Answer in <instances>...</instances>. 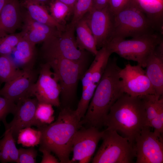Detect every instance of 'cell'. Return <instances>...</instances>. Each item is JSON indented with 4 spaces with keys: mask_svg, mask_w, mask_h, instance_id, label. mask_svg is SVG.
<instances>
[{
    "mask_svg": "<svg viewBox=\"0 0 163 163\" xmlns=\"http://www.w3.org/2000/svg\"><path fill=\"white\" fill-rule=\"evenodd\" d=\"M117 59H109L97 84L86 113L83 124L98 129L104 123L110 109L124 92Z\"/></svg>",
    "mask_w": 163,
    "mask_h": 163,
    "instance_id": "obj_1",
    "label": "cell"
},
{
    "mask_svg": "<svg viewBox=\"0 0 163 163\" xmlns=\"http://www.w3.org/2000/svg\"><path fill=\"white\" fill-rule=\"evenodd\" d=\"M82 124L75 110L70 107H63L56 121L38 128L42 133L39 148L53 153L60 163H71L73 138Z\"/></svg>",
    "mask_w": 163,
    "mask_h": 163,
    "instance_id": "obj_2",
    "label": "cell"
},
{
    "mask_svg": "<svg viewBox=\"0 0 163 163\" xmlns=\"http://www.w3.org/2000/svg\"><path fill=\"white\" fill-rule=\"evenodd\" d=\"M145 113L143 101L140 96L124 93L111 107L104 126L106 129L120 133L134 145L135 139L145 126Z\"/></svg>",
    "mask_w": 163,
    "mask_h": 163,
    "instance_id": "obj_3",
    "label": "cell"
},
{
    "mask_svg": "<svg viewBox=\"0 0 163 163\" xmlns=\"http://www.w3.org/2000/svg\"><path fill=\"white\" fill-rule=\"evenodd\" d=\"M155 30L138 0H130L114 14L112 39L136 37L154 33Z\"/></svg>",
    "mask_w": 163,
    "mask_h": 163,
    "instance_id": "obj_4",
    "label": "cell"
},
{
    "mask_svg": "<svg viewBox=\"0 0 163 163\" xmlns=\"http://www.w3.org/2000/svg\"><path fill=\"white\" fill-rule=\"evenodd\" d=\"M162 41V38L154 33L130 39L113 38L105 46L112 54L115 53L126 59L136 61L145 68L149 56Z\"/></svg>",
    "mask_w": 163,
    "mask_h": 163,
    "instance_id": "obj_5",
    "label": "cell"
},
{
    "mask_svg": "<svg viewBox=\"0 0 163 163\" xmlns=\"http://www.w3.org/2000/svg\"><path fill=\"white\" fill-rule=\"evenodd\" d=\"M45 61L58 78L61 88V104L63 107H70L75 97L78 81L86 70L87 60L74 61L57 57Z\"/></svg>",
    "mask_w": 163,
    "mask_h": 163,
    "instance_id": "obj_6",
    "label": "cell"
},
{
    "mask_svg": "<svg viewBox=\"0 0 163 163\" xmlns=\"http://www.w3.org/2000/svg\"><path fill=\"white\" fill-rule=\"evenodd\" d=\"M93 163H130L136 157L134 145L117 131L105 129Z\"/></svg>",
    "mask_w": 163,
    "mask_h": 163,
    "instance_id": "obj_7",
    "label": "cell"
},
{
    "mask_svg": "<svg viewBox=\"0 0 163 163\" xmlns=\"http://www.w3.org/2000/svg\"><path fill=\"white\" fill-rule=\"evenodd\" d=\"M75 26L70 23L59 36L53 37L43 42L41 52L45 60L57 57L74 61L87 60L85 51L80 50L77 46Z\"/></svg>",
    "mask_w": 163,
    "mask_h": 163,
    "instance_id": "obj_8",
    "label": "cell"
},
{
    "mask_svg": "<svg viewBox=\"0 0 163 163\" xmlns=\"http://www.w3.org/2000/svg\"><path fill=\"white\" fill-rule=\"evenodd\" d=\"M144 126L134 142L136 163H162L163 140L162 135Z\"/></svg>",
    "mask_w": 163,
    "mask_h": 163,
    "instance_id": "obj_9",
    "label": "cell"
},
{
    "mask_svg": "<svg viewBox=\"0 0 163 163\" xmlns=\"http://www.w3.org/2000/svg\"><path fill=\"white\" fill-rule=\"evenodd\" d=\"M51 69L47 62L41 65L38 77L32 89V95L38 102L59 107L61 105V87L58 77Z\"/></svg>",
    "mask_w": 163,
    "mask_h": 163,
    "instance_id": "obj_10",
    "label": "cell"
},
{
    "mask_svg": "<svg viewBox=\"0 0 163 163\" xmlns=\"http://www.w3.org/2000/svg\"><path fill=\"white\" fill-rule=\"evenodd\" d=\"M94 37L97 47L106 46L112 38L114 14L108 5L100 9L91 8L84 16Z\"/></svg>",
    "mask_w": 163,
    "mask_h": 163,
    "instance_id": "obj_11",
    "label": "cell"
},
{
    "mask_svg": "<svg viewBox=\"0 0 163 163\" xmlns=\"http://www.w3.org/2000/svg\"><path fill=\"white\" fill-rule=\"evenodd\" d=\"M104 133V130L100 131L93 126L79 129L73 141V155L70 159L71 163L76 161L79 163L89 162Z\"/></svg>",
    "mask_w": 163,
    "mask_h": 163,
    "instance_id": "obj_12",
    "label": "cell"
},
{
    "mask_svg": "<svg viewBox=\"0 0 163 163\" xmlns=\"http://www.w3.org/2000/svg\"><path fill=\"white\" fill-rule=\"evenodd\" d=\"M120 76L124 93L134 97L155 94L145 70L139 65L127 64L121 69Z\"/></svg>",
    "mask_w": 163,
    "mask_h": 163,
    "instance_id": "obj_13",
    "label": "cell"
},
{
    "mask_svg": "<svg viewBox=\"0 0 163 163\" xmlns=\"http://www.w3.org/2000/svg\"><path fill=\"white\" fill-rule=\"evenodd\" d=\"M38 101L35 97H27L16 103L17 108L13 120L9 123H3L5 129L10 130L15 139L21 129L32 126L37 127L35 113Z\"/></svg>",
    "mask_w": 163,
    "mask_h": 163,
    "instance_id": "obj_14",
    "label": "cell"
},
{
    "mask_svg": "<svg viewBox=\"0 0 163 163\" xmlns=\"http://www.w3.org/2000/svg\"><path fill=\"white\" fill-rule=\"evenodd\" d=\"M37 74L32 70L24 71L20 75L5 83L0 95L15 103L32 96V89L36 81Z\"/></svg>",
    "mask_w": 163,
    "mask_h": 163,
    "instance_id": "obj_15",
    "label": "cell"
},
{
    "mask_svg": "<svg viewBox=\"0 0 163 163\" xmlns=\"http://www.w3.org/2000/svg\"><path fill=\"white\" fill-rule=\"evenodd\" d=\"M146 74L155 92L161 97L163 94V41L148 57L145 67Z\"/></svg>",
    "mask_w": 163,
    "mask_h": 163,
    "instance_id": "obj_16",
    "label": "cell"
},
{
    "mask_svg": "<svg viewBox=\"0 0 163 163\" xmlns=\"http://www.w3.org/2000/svg\"><path fill=\"white\" fill-rule=\"evenodd\" d=\"M19 0H9L0 13V37L14 33L22 22L23 10Z\"/></svg>",
    "mask_w": 163,
    "mask_h": 163,
    "instance_id": "obj_17",
    "label": "cell"
},
{
    "mask_svg": "<svg viewBox=\"0 0 163 163\" xmlns=\"http://www.w3.org/2000/svg\"><path fill=\"white\" fill-rule=\"evenodd\" d=\"M35 46L23 37L8 56L18 69L24 71L32 70L35 60Z\"/></svg>",
    "mask_w": 163,
    "mask_h": 163,
    "instance_id": "obj_18",
    "label": "cell"
},
{
    "mask_svg": "<svg viewBox=\"0 0 163 163\" xmlns=\"http://www.w3.org/2000/svg\"><path fill=\"white\" fill-rule=\"evenodd\" d=\"M21 5L29 16L40 23L56 28L59 31H63L66 26L57 22L48 13L45 5L29 0H23Z\"/></svg>",
    "mask_w": 163,
    "mask_h": 163,
    "instance_id": "obj_19",
    "label": "cell"
},
{
    "mask_svg": "<svg viewBox=\"0 0 163 163\" xmlns=\"http://www.w3.org/2000/svg\"><path fill=\"white\" fill-rule=\"evenodd\" d=\"M75 30L78 48L82 50H86L95 56L98 51L95 40L84 17L76 24Z\"/></svg>",
    "mask_w": 163,
    "mask_h": 163,
    "instance_id": "obj_20",
    "label": "cell"
},
{
    "mask_svg": "<svg viewBox=\"0 0 163 163\" xmlns=\"http://www.w3.org/2000/svg\"><path fill=\"white\" fill-rule=\"evenodd\" d=\"M11 132L5 129L3 138L0 140V161L2 163H18V149Z\"/></svg>",
    "mask_w": 163,
    "mask_h": 163,
    "instance_id": "obj_21",
    "label": "cell"
},
{
    "mask_svg": "<svg viewBox=\"0 0 163 163\" xmlns=\"http://www.w3.org/2000/svg\"><path fill=\"white\" fill-rule=\"evenodd\" d=\"M112 53L105 46L98 50L89 67L92 82L97 85L106 69Z\"/></svg>",
    "mask_w": 163,
    "mask_h": 163,
    "instance_id": "obj_22",
    "label": "cell"
},
{
    "mask_svg": "<svg viewBox=\"0 0 163 163\" xmlns=\"http://www.w3.org/2000/svg\"><path fill=\"white\" fill-rule=\"evenodd\" d=\"M50 14L59 24L66 26V20L73 14V9L65 3L58 0H51L48 4Z\"/></svg>",
    "mask_w": 163,
    "mask_h": 163,
    "instance_id": "obj_23",
    "label": "cell"
},
{
    "mask_svg": "<svg viewBox=\"0 0 163 163\" xmlns=\"http://www.w3.org/2000/svg\"><path fill=\"white\" fill-rule=\"evenodd\" d=\"M24 70L17 68L8 55L0 56V80L5 83L17 77Z\"/></svg>",
    "mask_w": 163,
    "mask_h": 163,
    "instance_id": "obj_24",
    "label": "cell"
},
{
    "mask_svg": "<svg viewBox=\"0 0 163 163\" xmlns=\"http://www.w3.org/2000/svg\"><path fill=\"white\" fill-rule=\"evenodd\" d=\"M41 136V132L39 129L26 127L19 131L16 139L17 143L24 147H34L40 144Z\"/></svg>",
    "mask_w": 163,
    "mask_h": 163,
    "instance_id": "obj_25",
    "label": "cell"
},
{
    "mask_svg": "<svg viewBox=\"0 0 163 163\" xmlns=\"http://www.w3.org/2000/svg\"><path fill=\"white\" fill-rule=\"evenodd\" d=\"M142 100L145 113V126H148L150 121L156 115L160 105L163 103V96L148 94L140 96Z\"/></svg>",
    "mask_w": 163,
    "mask_h": 163,
    "instance_id": "obj_26",
    "label": "cell"
},
{
    "mask_svg": "<svg viewBox=\"0 0 163 163\" xmlns=\"http://www.w3.org/2000/svg\"><path fill=\"white\" fill-rule=\"evenodd\" d=\"M23 27L37 30L51 37L59 36L61 32L57 28L38 22L33 19L25 10H23Z\"/></svg>",
    "mask_w": 163,
    "mask_h": 163,
    "instance_id": "obj_27",
    "label": "cell"
},
{
    "mask_svg": "<svg viewBox=\"0 0 163 163\" xmlns=\"http://www.w3.org/2000/svg\"><path fill=\"white\" fill-rule=\"evenodd\" d=\"M53 106L49 104L38 102L35 113L38 128L49 124L54 120V110Z\"/></svg>",
    "mask_w": 163,
    "mask_h": 163,
    "instance_id": "obj_28",
    "label": "cell"
},
{
    "mask_svg": "<svg viewBox=\"0 0 163 163\" xmlns=\"http://www.w3.org/2000/svg\"><path fill=\"white\" fill-rule=\"evenodd\" d=\"M23 37L22 31L0 37V56L10 55Z\"/></svg>",
    "mask_w": 163,
    "mask_h": 163,
    "instance_id": "obj_29",
    "label": "cell"
},
{
    "mask_svg": "<svg viewBox=\"0 0 163 163\" xmlns=\"http://www.w3.org/2000/svg\"><path fill=\"white\" fill-rule=\"evenodd\" d=\"M92 0H77L74 5L70 23L75 25L91 9Z\"/></svg>",
    "mask_w": 163,
    "mask_h": 163,
    "instance_id": "obj_30",
    "label": "cell"
},
{
    "mask_svg": "<svg viewBox=\"0 0 163 163\" xmlns=\"http://www.w3.org/2000/svg\"><path fill=\"white\" fill-rule=\"evenodd\" d=\"M22 31L23 34V37L35 45L39 43L43 42L53 37L30 28L22 27Z\"/></svg>",
    "mask_w": 163,
    "mask_h": 163,
    "instance_id": "obj_31",
    "label": "cell"
},
{
    "mask_svg": "<svg viewBox=\"0 0 163 163\" xmlns=\"http://www.w3.org/2000/svg\"><path fill=\"white\" fill-rule=\"evenodd\" d=\"M16 108V104L0 95V125L1 121H6L9 114H14Z\"/></svg>",
    "mask_w": 163,
    "mask_h": 163,
    "instance_id": "obj_32",
    "label": "cell"
},
{
    "mask_svg": "<svg viewBox=\"0 0 163 163\" xmlns=\"http://www.w3.org/2000/svg\"><path fill=\"white\" fill-rule=\"evenodd\" d=\"M37 154L34 147L27 149L20 148L18 149V163H36Z\"/></svg>",
    "mask_w": 163,
    "mask_h": 163,
    "instance_id": "obj_33",
    "label": "cell"
},
{
    "mask_svg": "<svg viewBox=\"0 0 163 163\" xmlns=\"http://www.w3.org/2000/svg\"><path fill=\"white\" fill-rule=\"evenodd\" d=\"M148 126L154 128V132L162 135L163 133V103L160 105L155 117L150 122Z\"/></svg>",
    "mask_w": 163,
    "mask_h": 163,
    "instance_id": "obj_34",
    "label": "cell"
},
{
    "mask_svg": "<svg viewBox=\"0 0 163 163\" xmlns=\"http://www.w3.org/2000/svg\"><path fill=\"white\" fill-rule=\"evenodd\" d=\"M130 0H109L108 6L113 14L123 7Z\"/></svg>",
    "mask_w": 163,
    "mask_h": 163,
    "instance_id": "obj_35",
    "label": "cell"
},
{
    "mask_svg": "<svg viewBox=\"0 0 163 163\" xmlns=\"http://www.w3.org/2000/svg\"><path fill=\"white\" fill-rule=\"evenodd\" d=\"M39 150L43 154L41 163H59L58 159L51 154L49 150L43 148H39Z\"/></svg>",
    "mask_w": 163,
    "mask_h": 163,
    "instance_id": "obj_36",
    "label": "cell"
},
{
    "mask_svg": "<svg viewBox=\"0 0 163 163\" xmlns=\"http://www.w3.org/2000/svg\"><path fill=\"white\" fill-rule=\"evenodd\" d=\"M109 1V0H92L91 8L96 9L103 8L108 5Z\"/></svg>",
    "mask_w": 163,
    "mask_h": 163,
    "instance_id": "obj_37",
    "label": "cell"
},
{
    "mask_svg": "<svg viewBox=\"0 0 163 163\" xmlns=\"http://www.w3.org/2000/svg\"><path fill=\"white\" fill-rule=\"evenodd\" d=\"M67 5L73 10L74 7L77 0H58Z\"/></svg>",
    "mask_w": 163,
    "mask_h": 163,
    "instance_id": "obj_38",
    "label": "cell"
},
{
    "mask_svg": "<svg viewBox=\"0 0 163 163\" xmlns=\"http://www.w3.org/2000/svg\"><path fill=\"white\" fill-rule=\"evenodd\" d=\"M45 5L48 4L51 0H29Z\"/></svg>",
    "mask_w": 163,
    "mask_h": 163,
    "instance_id": "obj_39",
    "label": "cell"
},
{
    "mask_svg": "<svg viewBox=\"0 0 163 163\" xmlns=\"http://www.w3.org/2000/svg\"><path fill=\"white\" fill-rule=\"evenodd\" d=\"M9 0H0V13L3 8Z\"/></svg>",
    "mask_w": 163,
    "mask_h": 163,
    "instance_id": "obj_40",
    "label": "cell"
}]
</instances>
